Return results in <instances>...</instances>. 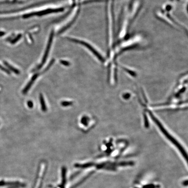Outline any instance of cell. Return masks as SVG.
I'll return each instance as SVG.
<instances>
[{"mask_svg":"<svg viewBox=\"0 0 188 188\" xmlns=\"http://www.w3.org/2000/svg\"><path fill=\"white\" fill-rule=\"evenodd\" d=\"M146 107V106H145ZM145 111L148 112V115L151 116V119L154 121L155 125L157 126L158 128L159 129L160 132L162 133V134L165 136V138L169 141L170 143H171L173 145L176 147V149L178 150L179 152L182 154L183 157L187 161V152L185 151V149L183 147V145L180 143V142L176 138L174 137V135H172L170 132L161 123V121L154 115V114L151 112L150 109H148V108L146 107Z\"/></svg>","mask_w":188,"mask_h":188,"instance_id":"obj_1","label":"cell"},{"mask_svg":"<svg viewBox=\"0 0 188 188\" xmlns=\"http://www.w3.org/2000/svg\"><path fill=\"white\" fill-rule=\"evenodd\" d=\"M68 39H69V40H71V41H73L74 42H75V43H78V44H81V45H83L84 46L86 47V48H88L90 51H91L93 54H95V56L99 58V60L100 61H101V62H103L104 61V59H103L102 57V56H101L98 52H97L96 50H95L94 48L91 46V45H89V44H88V43H86V42H84V41H82V40H79L71 38H67Z\"/></svg>","mask_w":188,"mask_h":188,"instance_id":"obj_2","label":"cell"},{"mask_svg":"<svg viewBox=\"0 0 188 188\" xmlns=\"http://www.w3.org/2000/svg\"><path fill=\"white\" fill-rule=\"evenodd\" d=\"M64 10V8H58V9H48L45 11H41V12H36L32 13L29 14H25L23 16L24 18H28L34 15H38V16H41V15H45V14H48L51 13L58 12H62Z\"/></svg>","mask_w":188,"mask_h":188,"instance_id":"obj_3","label":"cell"},{"mask_svg":"<svg viewBox=\"0 0 188 188\" xmlns=\"http://www.w3.org/2000/svg\"><path fill=\"white\" fill-rule=\"evenodd\" d=\"M53 35H54V32H52L51 33V34L50 36L49 39V42H48V45H47V47L45 55H44V57H43L42 62H41V64L35 69V70L34 71H37L40 69L44 65L45 63V62L47 58L48 57V54H49L51 46V43H52V40H53Z\"/></svg>","mask_w":188,"mask_h":188,"instance_id":"obj_4","label":"cell"},{"mask_svg":"<svg viewBox=\"0 0 188 188\" xmlns=\"http://www.w3.org/2000/svg\"><path fill=\"white\" fill-rule=\"evenodd\" d=\"M38 74H35V75H34L33 76L32 79H31V80L29 81V82L26 85L25 88L23 89V91H22V93H23V94L25 95V94H26V93L29 91V89H31L32 85H33L34 83V82H35V80H36V79H37V78H38Z\"/></svg>","mask_w":188,"mask_h":188,"instance_id":"obj_5","label":"cell"},{"mask_svg":"<svg viewBox=\"0 0 188 188\" xmlns=\"http://www.w3.org/2000/svg\"><path fill=\"white\" fill-rule=\"evenodd\" d=\"M39 100L41 110L43 112H46L47 110V108L46 105V103L45 102L44 97H43V95L41 94H40Z\"/></svg>","mask_w":188,"mask_h":188,"instance_id":"obj_6","label":"cell"},{"mask_svg":"<svg viewBox=\"0 0 188 188\" xmlns=\"http://www.w3.org/2000/svg\"><path fill=\"white\" fill-rule=\"evenodd\" d=\"M4 64H5L6 66L10 70H11V71H12V72H14L15 74H17V75H19L20 74V71L19 70L17 69H15L14 67H13L12 65H10L9 63L7 62H4Z\"/></svg>","mask_w":188,"mask_h":188,"instance_id":"obj_7","label":"cell"},{"mask_svg":"<svg viewBox=\"0 0 188 188\" xmlns=\"http://www.w3.org/2000/svg\"><path fill=\"white\" fill-rule=\"evenodd\" d=\"M89 120V119L87 116H84L81 119V123L85 126H87L88 124V122Z\"/></svg>","mask_w":188,"mask_h":188,"instance_id":"obj_8","label":"cell"},{"mask_svg":"<svg viewBox=\"0 0 188 188\" xmlns=\"http://www.w3.org/2000/svg\"><path fill=\"white\" fill-rule=\"evenodd\" d=\"M61 104L62 106L68 107L72 106L73 105V102H72L63 101L61 102Z\"/></svg>","mask_w":188,"mask_h":188,"instance_id":"obj_9","label":"cell"},{"mask_svg":"<svg viewBox=\"0 0 188 188\" xmlns=\"http://www.w3.org/2000/svg\"><path fill=\"white\" fill-rule=\"evenodd\" d=\"M0 69L2 70V71L5 72L7 74H8V75H10V71H9L7 69H6L5 67L2 66L1 64H0Z\"/></svg>","mask_w":188,"mask_h":188,"instance_id":"obj_10","label":"cell"},{"mask_svg":"<svg viewBox=\"0 0 188 188\" xmlns=\"http://www.w3.org/2000/svg\"><path fill=\"white\" fill-rule=\"evenodd\" d=\"M27 105L28 107L30 108H32L33 107V103L31 101H29L27 102Z\"/></svg>","mask_w":188,"mask_h":188,"instance_id":"obj_11","label":"cell"},{"mask_svg":"<svg viewBox=\"0 0 188 188\" xmlns=\"http://www.w3.org/2000/svg\"><path fill=\"white\" fill-rule=\"evenodd\" d=\"M21 35H19V36H18V37H17V38H15V39H14L13 40H12V44H14V43H15V42H17V40H19V39L20 38V37H21Z\"/></svg>","mask_w":188,"mask_h":188,"instance_id":"obj_12","label":"cell"},{"mask_svg":"<svg viewBox=\"0 0 188 188\" xmlns=\"http://www.w3.org/2000/svg\"><path fill=\"white\" fill-rule=\"evenodd\" d=\"M61 64L65 65V66H69L70 65V63L69 62H66L64 61H61Z\"/></svg>","mask_w":188,"mask_h":188,"instance_id":"obj_13","label":"cell"},{"mask_svg":"<svg viewBox=\"0 0 188 188\" xmlns=\"http://www.w3.org/2000/svg\"><path fill=\"white\" fill-rule=\"evenodd\" d=\"M154 185H145L144 187V188H154Z\"/></svg>","mask_w":188,"mask_h":188,"instance_id":"obj_14","label":"cell"},{"mask_svg":"<svg viewBox=\"0 0 188 188\" xmlns=\"http://www.w3.org/2000/svg\"><path fill=\"white\" fill-rule=\"evenodd\" d=\"M183 184L184 185H186V186H187V185H188V181H187V180H186V181L184 182L183 183Z\"/></svg>","mask_w":188,"mask_h":188,"instance_id":"obj_15","label":"cell"},{"mask_svg":"<svg viewBox=\"0 0 188 188\" xmlns=\"http://www.w3.org/2000/svg\"><path fill=\"white\" fill-rule=\"evenodd\" d=\"M5 34V33L4 32H0V36H2V35H4Z\"/></svg>","mask_w":188,"mask_h":188,"instance_id":"obj_16","label":"cell"}]
</instances>
